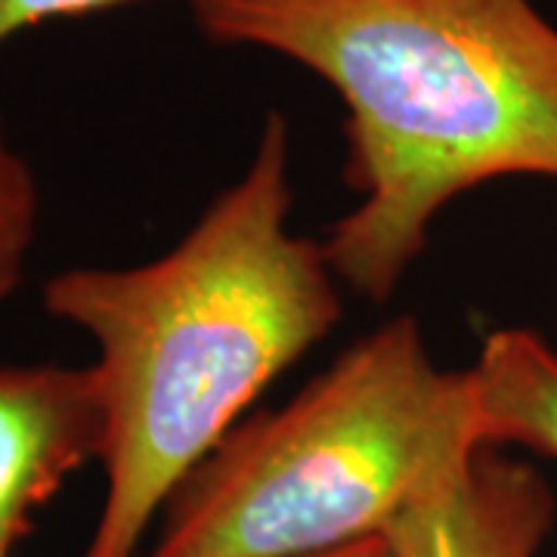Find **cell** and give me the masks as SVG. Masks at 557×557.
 <instances>
[{"label": "cell", "instance_id": "10", "mask_svg": "<svg viewBox=\"0 0 557 557\" xmlns=\"http://www.w3.org/2000/svg\"><path fill=\"white\" fill-rule=\"evenodd\" d=\"M0 557H3V555H0Z\"/></svg>", "mask_w": 557, "mask_h": 557}, {"label": "cell", "instance_id": "2", "mask_svg": "<svg viewBox=\"0 0 557 557\" xmlns=\"http://www.w3.org/2000/svg\"><path fill=\"white\" fill-rule=\"evenodd\" d=\"M214 44L298 62L344 102L357 208L322 242L387 300L437 211L486 180H557V25L533 0H189Z\"/></svg>", "mask_w": 557, "mask_h": 557}, {"label": "cell", "instance_id": "5", "mask_svg": "<svg viewBox=\"0 0 557 557\" xmlns=\"http://www.w3.org/2000/svg\"><path fill=\"white\" fill-rule=\"evenodd\" d=\"M555 493L527 461L474 446L418 493L384 536L394 557H536Z\"/></svg>", "mask_w": 557, "mask_h": 557}, {"label": "cell", "instance_id": "9", "mask_svg": "<svg viewBox=\"0 0 557 557\" xmlns=\"http://www.w3.org/2000/svg\"><path fill=\"white\" fill-rule=\"evenodd\" d=\"M304 557H394V552H391L387 536L375 533V536L354 539V542H344V545H335V548H325V552Z\"/></svg>", "mask_w": 557, "mask_h": 557}, {"label": "cell", "instance_id": "8", "mask_svg": "<svg viewBox=\"0 0 557 557\" xmlns=\"http://www.w3.org/2000/svg\"><path fill=\"white\" fill-rule=\"evenodd\" d=\"M131 0H0V44L22 28H32L47 20L87 16L97 10L121 7Z\"/></svg>", "mask_w": 557, "mask_h": 557}, {"label": "cell", "instance_id": "4", "mask_svg": "<svg viewBox=\"0 0 557 557\" xmlns=\"http://www.w3.org/2000/svg\"><path fill=\"white\" fill-rule=\"evenodd\" d=\"M106 440L94 369L0 366V555L32 533L69 474L100 458Z\"/></svg>", "mask_w": 557, "mask_h": 557}, {"label": "cell", "instance_id": "7", "mask_svg": "<svg viewBox=\"0 0 557 557\" xmlns=\"http://www.w3.org/2000/svg\"><path fill=\"white\" fill-rule=\"evenodd\" d=\"M38 230V186L0 124V300L22 282V270Z\"/></svg>", "mask_w": 557, "mask_h": 557}, {"label": "cell", "instance_id": "6", "mask_svg": "<svg viewBox=\"0 0 557 557\" xmlns=\"http://www.w3.org/2000/svg\"><path fill=\"white\" fill-rule=\"evenodd\" d=\"M480 446H527L557 458V354L530 329H498L465 369Z\"/></svg>", "mask_w": 557, "mask_h": 557}, {"label": "cell", "instance_id": "1", "mask_svg": "<svg viewBox=\"0 0 557 557\" xmlns=\"http://www.w3.org/2000/svg\"><path fill=\"white\" fill-rule=\"evenodd\" d=\"M288 124L270 115L245 177L168 255L47 278V313L100 350L109 493L81 557H137L171 493L338 325V276L319 242L288 233Z\"/></svg>", "mask_w": 557, "mask_h": 557}, {"label": "cell", "instance_id": "3", "mask_svg": "<svg viewBox=\"0 0 557 557\" xmlns=\"http://www.w3.org/2000/svg\"><path fill=\"white\" fill-rule=\"evenodd\" d=\"M474 446L468 375L399 317L220 440L168 498L152 557H304L375 536Z\"/></svg>", "mask_w": 557, "mask_h": 557}]
</instances>
